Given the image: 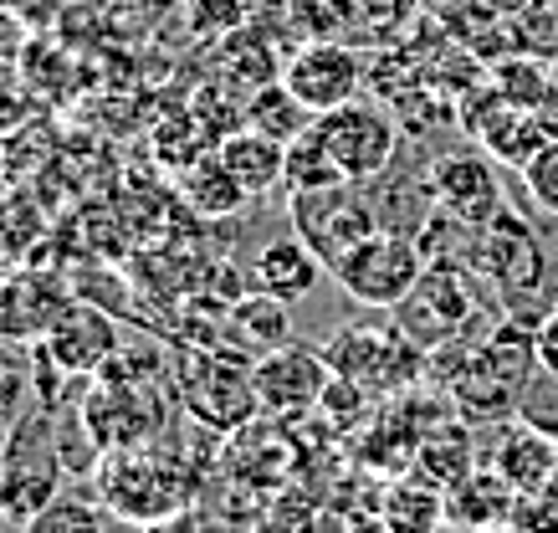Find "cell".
Here are the masks:
<instances>
[{
  "mask_svg": "<svg viewBox=\"0 0 558 533\" xmlns=\"http://www.w3.org/2000/svg\"><path fill=\"white\" fill-rule=\"evenodd\" d=\"M68 467L57 457V405L36 400L5 426L0 441V523L26 529L57 493H62Z\"/></svg>",
  "mask_w": 558,
  "mask_h": 533,
  "instance_id": "6da1fadb",
  "label": "cell"
},
{
  "mask_svg": "<svg viewBox=\"0 0 558 533\" xmlns=\"http://www.w3.org/2000/svg\"><path fill=\"white\" fill-rule=\"evenodd\" d=\"M425 277V252L415 237L400 231H374L369 241H359L354 252L333 267V282L354 298L359 308H385L395 313L415 293V282Z\"/></svg>",
  "mask_w": 558,
  "mask_h": 533,
  "instance_id": "5b68a950",
  "label": "cell"
},
{
  "mask_svg": "<svg viewBox=\"0 0 558 533\" xmlns=\"http://www.w3.org/2000/svg\"><path fill=\"white\" fill-rule=\"evenodd\" d=\"M0 533H26V529H16V523H0Z\"/></svg>",
  "mask_w": 558,
  "mask_h": 533,
  "instance_id": "836d02e7",
  "label": "cell"
},
{
  "mask_svg": "<svg viewBox=\"0 0 558 533\" xmlns=\"http://www.w3.org/2000/svg\"><path fill=\"white\" fill-rule=\"evenodd\" d=\"M410 467H415V477L430 482V487H440V493H446V487H457V482L476 467L472 431H466V426H440L436 436H425L421 447H415Z\"/></svg>",
  "mask_w": 558,
  "mask_h": 533,
  "instance_id": "603a6c76",
  "label": "cell"
},
{
  "mask_svg": "<svg viewBox=\"0 0 558 533\" xmlns=\"http://www.w3.org/2000/svg\"><path fill=\"white\" fill-rule=\"evenodd\" d=\"M518 508H523V493L492 462L472 467L457 487H446V529H457V533L502 529V523L518 518Z\"/></svg>",
  "mask_w": 558,
  "mask_h": 533,
  "instance_id": "9a60e30c",
  "label": "cell"
},
{
  "mask_svg": "<svg viewBox=\"0 0 558 533\" xmlns=\"http://www.w3.org/2000/svg\"><path fill=\"white\" fill-rule=\"evenodd\" d=\"M430 190H436V206L446 221L472 226L482 231L487 221L502 216V185H497V170H492L487 149H457V155H440L430 165Z\"/></svg>",
  "mask_w": 558,
  "mask_h": 533,
  "instance_id": "9c48e42d",
  "label": "cell"
},
{
  "mask_svg": "<svg viewBox=\"0 0 558 533\" xmlns=\"http://www.w3.org/2000/svg\"><path fill=\"white\" fill-rule=\"evenodd\" d=\"M252 379H256V400L267 415H307L323 405V390L333 385V364L328 354H313V349H298V344H282L262 354L252 364Z\"/></svg>",
  "mask_w": 558,
  "mask_h": 533,
  "instance_id": "8fae6325",
  "label": "cell"
},
{
  "mask_svg": "<svg viewBox=\"0 0 558 533\" xmlns=\"http://www.w3.org/2000/svg\"><path fill=\"white\" fill-rule=\"evenodd\" d=\"M72 303L77 293L51 272L0 277V344H41Z\"/></svg>",
  "mask_w": 558,
  "mask_h": 533,
  "instance_id": "7c38bea8",
  "label": "cell"
},
{
  "mask_svg": "<svg viewBox=\"0 0 558 533\" xmlns=\"http://www.w3.org/2000/svg\"><path fill=\"white\" fill-rule=\"evenodd\" d=\"M533 364H538V334L502 324L487 344L472 349L461 370H451V396L466 415H508V405H518L533 379Z\"/></svg>",
  "mask_w": 558,
  "mask_h": 533,
  "instance_id": "3957f363",
  "label": "cell"
},
{
  "mask_svg": "<svg viewBox=\"0 0 558 533\" xmlns=\"http://www.w3.org/2000/svg\"><path fill=\"white\" fill-rule=\"evenodd\" d=\"M98 498L102 508L119 518V523H159V518L180 513L195 502V477L190 467L170 451L149 447H123V451H108L98 467Z\"/></svg>",
  "mask_w": 558,
  "mask_h": 533,
  "instance_id": "7a4b0ae2",
  "label": "cell"
},
{
  "mask_svg": "<svg viewBox=\"0 0 558 533\" xmlns=\"http://www.w3.org/2000/svg\"><path fill=\"white\" fill-rule=\"evenodd\" d=\"M292 206V231L307 241V252L328 267H339L349 252H354L359 241H369L379 231V210H374L369 190L354 185V180H339V185H318V190H298L288 195Z\"/></svg>",
  "mask_w": 558,
  "mask_h": 533,
  "instance_id": "277c9868",
  "label": "cell"
},
{
  "mask_svg": "<svg viewBox=\"0 0 558 533\" xmlns=\"http://www.w3.org/2000/svg\"><path fill=\"white\" fill-rule=\"evenodd\" d=\"M282 83L292 87V98H298L313 119H323V113H333V108L359 98L364 62H359V52L343 47V41H307V47L292 52L288 68H282Z\"/></svg>",
  "mask_w": 558,
  "mask_h": 533,
  "instance_id": "30bf717a",
  "label": "cell"
},
{
  "mask_svg": "<svg viewBox=\"0 0 558 533\" xmlns=\"http://www.w3.org/2000/svg\"><path fill=\"white\" fill-rule=\"evenodd\" d=\"M476 267L502 288V293H533L548 272V262H543V246L538 237L527 231L512 210H502L497 221H487L476 231Z\"/></svg>",
  "mask_w": 558,
  "mask_h": 533,
  "instance_id": "5bb4252c",
  "label": "cell"
},
{
  "mask_svg": "<svg viewBox=\"0 0 558 533\" xmlns=\"http://www.w3.org/2000/svg\"><path fill=\"white\" fill-rule=\"evenodd\" d=\"M466 11H476V16H492V21H518L527 16L538 0H461Z\"/></svg>",
  "mask_w": 558,
  "mask_h": 533,
  "instance_id": "4dcf8cb0",
  "label": "cell"
},
{
  "mask_svg": "<svg viewBox=\"0 0 558 533\" xmlns=\"http://www.w3.org/2000/svg\"><path fill=\"white\" fill-rule=\"evenodd\" d=\"M343 174L339 165H333V155L323 149L318 129H307L303 138H292L288 144V195H298V190H318V185H339Z\"/></svg>",
  "mask_w": 558,
  "mask_h": 533,
  "instance_id": "484cf974",
  "label": "cell"
},
{
  "mask_svg": "<svg viewBox=\"0 0 558 533\" xmlns=\"http://www.w3.org/2000/svg\"><path fill=\"white\" fill-rule=\"evenodd\" d=\"M523 533H558V487L538 493V498H523L518 518H512Z\"/></svg>",
  "mask_w": 558,
  "mask_h": 533,
  "instance_id": "f1b7e54d",
  "label": "cell"
},
{
  "mask_svg": "<svg viewBox=\"0 0 558 533\" xmlns=\"http://www.w3.org/2000/svg\"><path fill=\"white\" fill-rule=\"evenodd\" d=\"M379 518L389 523V533H440L446 529V493L421 477H405L385 493Z\"/></svg>",
  "mask_w": 558,
  "mask_h": 533,
  "instance_id": "ffe728a7",
  "label": "cell"
},
{
  "mask_svg": "<svg viewBox=\"0 0 558 533\" xmlns=\"http://www.w3.org/2000/svg\"><path fill=\"white\" fill-rule=\"evenodd\" d=\"M328 364H333V375L354 379L364 390H405L410 379L421 375L425 364V349H415L400 334V324H349L339 328L333 339H328Z\"/></svg>",
  "mask_w": 558,
  "mask_h": 533,
  "instance_id": "52a82bcc",
  "label": "cell"
},
{
  "mask_svg": "<svg viewBox=\"0 0 558 533\" xmlns=\"http://www.w3.org/2000/svg\"><path fill=\"white\" fill-rule=\"evenodd\" d=\"M313 113H307L298 98H292V87L277 77V83L256 87L252 104H246V129H256V134L277 138V144H292V138H303L307 129H313Z\"/></svg>",
  "mask_w": 558,
  "mask_h": 533,
  "instance_id": "cb8c5ba5",
  "label": "cell"
},
{
  "mask_svg": "<svg viewBox=\"0 0 558 533\" xmlns=\"http://www.w3.org/2000/svg\"><path fill=\"white\" fill-rule=\"evenodd\" d=\"M108 518L113 513L102 508V498H87V493H57V498L26 523V533H108Z\"/></svg>",
  "mask_w": 558,
  "mask_h": 533,
  "instance_id": "d4e9b609",
  "label": "cell"
},
{
  "mask_svg": "<svg viewBox=\"0 0 558 533\" xmlns=\"http://www.w3.org/2000/svg\"><path fill=\"white\" fill-rule=\"evenodd\" d=\"M476 318V298H472V277L461 262H430L425 277L415 282V293L395 308V324L415 349L436 354L451 339H461Z\"/></svg>",
  "mask_w": 558,
  "mask_h": 533,
  "instance_id": "8992f818",
  "label": "cell"
},
{
  "mask_svg": "<svg viewBox=\"0 0 558 533\" xmlns=\"http://www.w3.org/2000/svg\"><path fill=\"white\" fill-rule=\"evenodd\" d=\"M313 129H318L323 149L333 155L339 174L354 180V185L379 180V174L395 165V155H400V129H395V119H385V113L369 104H343V108H333V113H323Z\"/></svg>",
  "mask_w": 558,
  "mask_h": 533,
  "instance_id": "ba28073f",
  "label": "cell"
},
{
  "mask_svg": "<svg viewBox=\"0 0 558 533\" xmlns=\"http://www.w3.org/2000/svg\"><path fill=\"white\" fill-rule=\"evenodd\" d=\"M26 354H16V344H0V426H11L21 415V400L32 396V370Z\"/></svg>",
  "mask_w": 558,
  "mask_h": 533,
  "instance_id": "83f0119b",
  "label": "cell"
},
{
  "mask_svg": "<svg viewBox=\"0 0 558 533\" xmlns=\"http://www.w3.org/2000/svg\"><path fill=\"white\" fill-rule=\"evenodd\" d=\"M138 533H205V518L195 508H180V513L159 518V523H144Z\"/></svg>",
  "mask_w": 558,
  "mask_h": 533,
  "instance_id": "1f68e13d",
  "label": "cell"
},
{
  "mask_svg": "<svg viewBox=\"0 0 558 533\" xmlns=\"http://www.w3.org/2000/svg\"><path fill=\"white\" fill-rule=\"evenodd\" d=\"M492 87H497L512 108H527V113H543V108L558 98L554 68L533 52H512V57H502V62H492Z\"/></svg>",
  "mask_w": 558,
  "mask_h": 533,
  "instance_id": "7402d4cb",
  "label": "cell"
},
{
  "mask_svg": "<svg viewBox=\"0 0 558 533\" xmlns=\"http://www.w3.org/2000/svg\"><path fill=\"white\" fill-rule=\"evenodd\" d=\"M26 113V98H21V83H11V72L0 68V134H11Z\"/></svg>",
  "mask_w": 558,
  "mask_h": 533,
  "instance_id": "f546056e",
  "label": "cell"
},
{
  "mask_svg": "<svg viewBox=\"0 0 558 533\" xmlns=\"http://www.w3.org/2000/svg\"><path fill=\"white\" fill-rule=\"evenodd\" d=\"M554 77H558V57H554Z\"/></svg>",
  "mask_w": 558,
  "mask_h": 533,
  "instance_id": "e575fe53",
  "label": "cell"
},
{
  "mask_svg": "<svg viewBox=\"0 0 558 533\" xmlns=\"http://www.w3.org/2000/svg\"><path fill=\"white\" fill-rule=\"evenodd\" d=\"M482 533H523L518 523H502V529H482Z\"/></svg>",
  "mask_w": 558,
  "mask_h": 533,
  "instance_id": "d6a6232c",
  "label": "cell"
},
{
  "mask_svg": "<svg viewBox=\"0 0 558 533\" xmlns=\"http://www.w3.org/2000/svg\"><path fill=\"white\" fill-rule=\"evenodd\" d=\"M518 174H523V190L533 195V206L558 216V138H548Z\"/></svg>",
  "mask_w": 558,
  "mask_h": 533,
  "instance_id": "4316f807",
  "label": "cell"
},
{
  "mask_svg": "<svg viewBox=\"0 0 558 533\" xmlns=\"http://www.w3.org/2000/svg\"><path fill=\"white\" fill-rule=\"evenodd\" d=\"M41 360L57 370L62 379H83V375H98L102 364L119 354V328H113V318L108 313H98L93 303H72L68 313H62V324L51 328L41 344H32Z\"/></svg>",
  "mask_w": 558,
  "mask_h": 533,
  "instance_id": "4fadbf2b",
  "label": "cell"
},
{
  "mask_svg": "<svg viewBox=\"0 0 558 533\" xmlns=\"http://www.w3.org/2000/svg\"><path fill=\"white\" fill-rule=\"evenodd\" d=\"M231 328H236L241 344L271 354V349L292 344V303L262 293V288H256V293H241L236 303H231Z\"/></svg>",
  "mask_w": 558,
  "mask_h": 533,
  "instance_id": "44dd1931",
  "label": "cell"
},
{
  "mask_svg": "<svg viewBox=\"0 0 558 533\" xmlns=\"http://www.w3.org/2000/svg\"><path fill=\"white\" fill-rule=\"evenodd\" d=\"M180 195H185L190 210H201V216H236L241 206H252V195L241 190V180L226 170V159L210 149L201 155L195 165H185L180 174Z\"/></svg>",
  "mask_w": 558,
  "mask_h": 533,
  "instance_id": "d6986e66",
  "label": "cell"
},
{
  "mask_svg": "<svg viewBox=\"0 0 558 533\" xmlns=\"http://www.w3.org/2000/svg\"><path fill=\"white\" fill-rule=\"evenodd\" d=\"M323 272H328V267L307 252L303 237L267 241V246L256 252V262H252L256 288H262V293H271V298H282V303H303V298L318 288Z\"/></svg>",
  "mask_w": 558,
  "mask_h": 533,
  "instance_id": "e0dca14e",
  "label": "cell"
},
{
  "mask_svg": "<svg viewBox=\"0 0 558 533\" xmlns=\"http://www.w3.org/2000/svg\"><path fill=\"white\" fill-rule=\"evenodd\" d=\"M216 155L226 159V170L241 180V190L262 201L267 190H277L288 180V144H277V138L256 134V129H236V134H226L216 144Z\"/></svg>",
  "mask_w": 558,
  "mask_h": 533,
  "instance_id": "ac0fdd59",
  "label": "cell"
},
{
  "mask_svg": "<svg viewBox=\"0 0 558 533\" xmlns=\"http://www.w3.org/2000/svg\"><path fill=\"white\" fill-rule=\"evenodd\" d=\"M492 467L523 493V498H538L548 487H558V436L538 421H518V426L502 431V441L492 451Z\"/></svg>",
  "mask_w": 558,
  "mask_h": 533,
  "instance_id": "2e32d148",
  "label": "cell"
}]
</instances>
